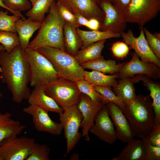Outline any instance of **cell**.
Wrapping results in <instances>:
<instances>
[{
    "label": "cell",
    "mask_w": 160,
    "mask_h": 160,
    "mask_svg": "<svg viewBox=\"0 0 160 160\" xmlns=\"http://www.w3.org/2000/svg\"><path fill=\"white\" fill-rule=\"evenodd\" d=\"M0 80L6 84L13 101L20 103L28 100L31 93L28 86L31 72L25 50L20 44L9 53L0 51Z\"/></svg>",
    "instance_id": "obj_1"
},
{
    "label": "cell",
    "mask_w": 160,
    "mask_h": 160,
    "mask_svg": "<svg viewBox=\"0 0 160 160\" xmlns=\"http://www.w3.org/2000/svg\"><path fill=\"white\" fill-rule=\"evenodd\" d=\"M48 12L42 22L37 35L29 43L28 47L36 49L54 47L65 51L63 28L65 21L57 10L55 1L51 5Z\"/></svg>",
    "instance_id": "obj_2"
},
{
    "label": "cell",
    "mask_w": 160,
    "mask_h": 160,
    "mask_svg": "<svg viewBox=\"0 0 160 160\" xmlns=\"http://www.w3.org/2000/svg\"><path fill=\"white\" fill-rule=\"evenodd\" d=\"M127 106V118L135 136L140 139L147 137L154 123V113L150 96L137 95Z\"/></svg>",
    "instance_id": "obj_3"
},
{
    "label": "cell",
    "mask_w": 160,
    "mask_h": 160,
    "mask_svg": "<svg viewBox=\"0 0 160 160\" xmlns=\"http://www.w3.org/2000/svg\"><path fill=\"white\" fill-rule=\"evenodd\" d=\"M38 51L51 63L59 78L75 82L84 79L85 70L74 57L65 51L54 47L39 48Z\"/></svg>",
    "instance_id": "obj_4"
},
{
    "label": "cell",
    "mask_w": 160,
    "mask_h": 160,
    "mask_svg": "<svg viewBox=\"0 0 160 160\" xmlns=\"http://www.w3.org/2000/svg\"><path fill=\"white\" fill-rule=\"evenodd\" d=\"M25 51L30 68L31 86L44 85L59 78L50 61L37 49L28 47Z\"/></svg>",
    "instance_id": "obj_5"
},
{
    "label": "cell",
    "mask_w": 160,
    "mask_h": 160,
    "mask_svg": "<svg viewBox=\"0 0 160 160\" xmlns=\"http://www.w3.org/2000/svg\"><path fill=\"white\" fill-rule=\"evenodd\" d=\"M46 94L63 108L78 105L81 93L76 82L62 78L43 85Z\"/></svg>",
    "instance_id": "obj_6"
},
{
    "label": "cell",
    "mask_w": 160,
    "mask_h": 160,
    "mask_svg": "<svg viewBox=\"0 0 160 160\" xmlns=\"http://www.w3.org/2000/svg\"><path fill=\"white\" fill-rule=\"evenodd\" d=\"M63 112L59 114V120L67 142L66 156L79 142L81 133L79 130L81 124L82 116L77 105L63 108Z\"/></svg>",
    "instance_id": "obj_7"
},
{
    "label": "cell",
    "mask_w": 160,
    "mask_h": 160,
    "mask_svg": "<svg viewBox=\"0 0 160 160\" xmlns=\"http://www.w3.org/2000/svg\"><path fill=\"white\" fill-rule=\"evenodd\" d=\"M160 10V0H132L122 15L127 23H137L140 29L156 17Z\"/></svg>",
    "instance_id": "obj_8"
},
{
    "label": "cell",
    "mask_w": 160,
    "mask_h": 160,
    "mask_svg": "<svg viewBox=\"0 0 160 160\" xmlns=\"http://www.w3.org/2000/svg\"><path fill=\"white\" fill-rule=\"evenodd\" d=\"M35 140L25 137L12 136L4 140L0 145L2 160H26Z\"/></svg>",
    "instance_id": "obj_9"
},
{
    "label": "cell",
    "mask_w": 160,
    "mask_h": 160,
    "mask_svg": "<svg viewBox=\"0 0 160 160\" xmlns=\"http://www.w3.org/2000/svg\"><path fill=\"white\" fill-rule=\"evenodd\" d=\"M143 28L140 29V35L137 37L134 36L130 29L126 32L123 31L120 33L125 43L135 50L141 61L154 63L160 68V60L150 48L146 39Z\"/></svg>",
    "instance_id": "obj_10"
},
{
    "label": "cell",
    "mask_w": 160,
    "mask_h": 160,
    "mask_svg": "<svg viewBox=\"0 0 160 160\" xmlns=\"http://www.w3.org/2000/svg\"><path fill=\"white\" fill-rule=\"evenodd\" d=\"M160 68L154 63L141 61L135 52L131 60L124 63L121 69L117 73L119 79L132 77L137 74H144L151 79H156L160 78Z\"/></svg>",
    "instance_id": "obj_11"
},
{
    "label": "cell",
    "mask_w": 160,
    "mask_h": 160,
    "mask_svg": "<svg viewBox=\"0 0 160 160\" xmlns=\"http://www.w3.org/2000/svg\"><path fill=\"white\" fill-rule=\"evenodd\" d=\"M23 111L31 115L35 128L39 132H47L55 135H59L63 129L60 123L53 121L48 112L35 105H30L24 108Z\"/></svg>",
    "instance_id": "obj_12"
},
{
    "label": "cell",
    "mask_w": 160,
    "mask_h": 160,
    "mask_svg": "<svg viewBox=\"0 0 160 160\" xmlns=\"http://www.w3.org/2000/svg\"><path fill=\"white\" fill-rule=\"evenodd\" d=\"M109 116L106 106L104 105L96 115L89 132L100 140L111 144L117 138L114 125Z\"/></svg>",
    "instance_id": "obj_13"
},
{
    "label": "cell",
    "mask_w": 160,
    "mask_h": 160,
    "mask_svg": "<svg viewBox=\"0 0 160 160\" xmlns=\"http://www.w3.org/2000/svg\"><path fill=\"white\" fill-rule=\"evenodd\" d=\"M97 4L105 15L103 21L100 22L99 30L110 31L114 33H120L124 31L127 22L122 14L111 2L105 1L99 2Z\"/></svg>",
    "instance_id": "obj_14"
},
{
    "label": "cell",
    "mask_w": 160,
    "mask_h": 160,
    "mask_svg": "<svg viewBox=\"0 0 160 160\" xmlns=\"http://www.w3.org/2000/svg\"><path fill=\"white\" fill-rule=\"evenodd\" d=\"M77 105L82 116L80 126L82 128L81 136L89 141L90 140L89 135L90 129L94 124L96 115L104 105L93 102L88 96L81 93Z\"/></svg>",
    "instance_id": "obj_15"
},
{
    "label": "cell",
    "mask_w": 160,
    "mask_h": 160,
    "mask_svg": "<svg viewBox=\"0 0 160 160\" xmlns=\"http://www.w3.org/2000/svg\"><path fill=\"white\" fill-rule=\"evenodd\" d=\"M108 112L116 128L117 139L127 143L135 135L129 121L122 111L116 104L109 103L106 105Z\"/></svg>",
    "instance_id": "obj_16"
},
{
    "label": "cell",
    "mask_w": 160,
    "mask_h": 160,
    "mask_svg": "<svg viewBox=\"0 0 160 160\" xmlns=\"http://www.w3.org/2000/svg\"><path fill=\"white\" fill-rule=\"evenodd\" d=\"M59 0L69 10L78 12L88 20L95 18L100 22L104 20L105 14L99 7L96 0Z\"/></svg>",
    "instance_id": "obj_17"
},
{
    "label": "cell",
    "mask_w": 160,
    "mask_h": 160,
    "mask_svg": "<svg viewBox=\"0 0 160 160\" xmlns=\"http://www.w3.org/2000/svg\"><path fill=\"white\" fill-rule=\"evenodd\" d=\"M30 105L40 107L47 112L57 113L63 112V108L59 106L56 101L45 92L43 85H38L34 87L28 99Z\"/></svg>",
    "instance_id": "obj_18"
},
{
    "label": "cell",
    "mask_w": 160,
    "mask_h": 160,
    "mask_svg": "<svg viewBox=\"0 0 160 160\" xmlns=\"http://www.w3.org/2000/svg\"><path fill=\"white\" fill-rule=\"evenodd\" d=\"M131 78L134 83L142 81L150 91V96L152 99V104L154 113V124H160V84L153 81L144 74H137Z\"/></svg>",
    "instance_id": "obj_19"
},
{
    "label": "cell",
    "mask_w": 160,
    "mask_h": 160,
    "mask_svg": "<svg viewBox=\"0 0 160 160\" xmlns=\"http://www.w3.org/2000/svg\"><path fill=\"white\" fill-rule=\"evenodd\" d=\"M127 143L119 154L112 160H145V149L142 139L134 138Z\"/></svg>",
    "instance_id": "obj_20"
},
{
    "label": "cell",
    "mask_w": 160,
    "mask_h": 160,
    "mask_svg": "<svg viewBox=\"0 0 160 160\" xmlns=\"http://www.w3.org/2000/svg\"><path fill=\"white\" fill-rule=\"evenodd\" d=\"M42 22L32 20L28 18L23 20L20 19L15 24V29L17 33L20 45L24 50L29 45V40L33 33L39 29Z\"/></svg>",
    "instance_id": "obj_21"
},
{
    "label": "cell",
    "mask_w": 160,
    "mask_h": 160,
    "mask_svg": "<svg viewBox=\"0 0 160 160\" xmlns=\"http://www.w3.org/2000/svg\"><path fill=\"white\" fill-rule=\"evenodd\" d=\"M11 116V114L7 112L0 118V145L5 139L19 135L25 128L19 121L12 119Z\"/></svg>",
    "instance_id": "obj_22"
},
{
    "label": "cell",
    "mask_w": 160,
    "mask_h": 160,
    "mask_svg": "<svg viewBox=\"0 0 160 160\" xmlns=\"http://www.w3.org/2000/svg\"><path fill=\"white\" fill-rule=\"evenodd\" d=\"M76 28L66 22L63 28V38L65 51L75 57L83 46L82 40L78 34Z\"/></svg>",
    "instance_id": "obj_23"
},
{
    "label": "cell",
    "mask_w": 160,
    "mask_h": 160,
    "mask_svg": "<svg viewBox=\"0 0 160 160\" xmlns=\"http://www.w3.org/2000/svg\"><path fill=\"white\" fill-rule=\"evenodd\" d=\"M124 63H116L115 60H106L104 57L87 62L80 65L84 69H88L103 73L114 74L119 73Z\"/></svg>",
    "instance_id": "obj_24"
},
{
    "label": "cell",
    "mask_w": 160,
    "mask_h": 160,
    "mask_svg": "<svg viewBox=\"0 0 160 160\" xmlns=\"http://www.w3.org/2000/svg\"><path fill=\"white\" fill-rule=\"evenodd\" d=\"M119 79L117 84L113 87V90L117 96L127 105L132 102L137 96L134 83L131 77Z\"/></svg>",
    "instance_id": "obj_25"
},
{
    "label": "cell",
    "mask_w": 160,
    "mask_h": 160,
    "mask_svg": "<svg viewBox=\"0 0 160 160\" xmlns=\"http://www.w3.org/2000/svg\"><path fill=\"white\" fill-rule=\"evenodd\" d=\"M106 41V39H104L92 43L79 50L74 57L77 61L81 65L87 61L104 57L101 53Z\"/></svg>",
    "instance_id": "obj_26"
},
{
    "label": "cell",
    "mask_w": 160,
    "mask_h": 160,
    "mask_svg": "<svg viewBox=\"0 0 160 160\" xmlns=\"http://www.w3.org/2000/svg\"><path fill=\"white\" fill-rule=\"evenodd\" d=\"M76 30L83 42V46L81 49L85 48L92 43L101 40L121 37L120 33H114L110 31H101L98 30L88 31L78 28H76Z\"/></svg>",
    "instance_id": "obj_27"
},
{
    "label": "cell",
    "mask_w": 160,
    "mask_h": 160,
    "mask_svg": "<svg viewBox=\"0 0 160 160\" xmlns=\"http://www.w3.org/2000/svg\"><path fill=\"white\" fill-rule=\"evenodd\" d=\"M118 79L117 73L106 75L96 71H84V79L93 86L113 87L118 83Z\"/></svg>",
    "instance_id": "obj_28"
},
{
    "label": "cell",
    "mask_w": 160,
    "mask_h": 160,
    "mask_svg": "<svg viewBox=\"0 0 160 160\" xmlns=\"http://www.w3.org/2000/svg\"><path fill=\"white\" fill-rule=\"evenodd\" d=\"M95 90L102 97L101 103L106 105L112 103L117 105L127 118L128 115L127 106L114 93L111 87L93 86Z\"/></svg>",
    "instance_id": "obj_29"
},
{
    "label": "cell",
    "mask_w": 160,
    "mask_h": 160,
    "mask_svg": "<svg viewBox=\"0 0 160 160\" xmlns=\"http://www.w3.org/2000/svg\"><path fill=\"white\" fill-rule=\"evenodd\" d=\"M55 0H39L26 13V15L30 20L42 22L45 15L49 11L50 7Z\"/></svg>",
    "instance_id": "obj_30"
},
{
    "label": "cell",
    "mask_w": 160,
    "mask_h": 160,
    "mask_svg": "<svg viewBox=\"0 0 160 160\" xmlns=\"http://www.w3.org/2000/svg\"><path fill=\"white\" fill-rule=\"evenodd\" d=\"M4 4L10 10V12L20 17L22 19H26L21 14L22 11L29 10L32 5L28 0H1Z\"/></svg>",
    "instance_id": "obj_31"
},
{
    "label": "cell",
    "mask_w": 160,
    "mask_h": 160,
    "mask_svg": "<svg viewBox=\"0 0 160 160\" xmlns=\"http://www.w3.org/2000/svg\"><path fill=\"white\" fill-rule=\"evenodd\" d=\"M0 43L5 51L11 52L17 45L20 44L17 33L0 30Z\"/></svg>",
    "instance_id": "obj_32"
},
{
    "label": "cell",
    "mask_w": 160,
    "mask_h": 160,
    "mask_svg": "<svg viewBox=\"0 0 160 160\" xmlns=\"http://www.w3.org/2000/svg\"><path fill=\"white\" fill-rule=\"evenodd\" d=\"M50 151V148L46 145L40 144L34 142L26 160H49Z\"/></svg>",
    "instance_id": "obj_33"
},
{
    "label": "cell",
    "mask_w": 160,
    "mask_h": 160,
    "mask_svg": "<svg viewBox=\"0 0 160 160\" xmlns=\"http://www.w3.org/2000/svg\"><path fill=\"white\" fill-rule=\"evenodd\" d=\"M8 10H0V30L17 33L15 29L16 22L20 17L16 15H9Z\"/></svg>",
    "instance_id": "obj_34"
},
{
    "label": "cell",
    "mask_w": 160,
    "mask_h": 160,
    "mask_svg": "<svg viewBox=\"0 0 160 160\" xmlns=\"http://www.w3.org/2000/svg\"><path fill=\"white\" fill-rule=\"evenodd\" d=\"M76 83L81 93L88 96L93 102L101 103V96L95 90L93 85L84 79L78 81Z\"/></svg>",
    "instance_id": "obj_35"
},
{
    "label": "cell",
    "mask_w": 160,
    "mask_h": 160,
    "mask_svg": "<svg viewBox=\"0 0 160 160\" xmlns=\"http://www.w3.org/2000/svg\"><path fill=\"white\" fill-rule=\"evenodd\" d=\"M143 30L146 41L151 49L160 60V37L151 33L145 28Z\"/></svg>",
    "instance_id": "obj_36"
},
{
    "label": "cell",
    "mask_w": 160,
    "mask_h": 160,
    "mask_svg": "<svg viewBox=\"0 0 160 160\" xmlns=\"http://www.w3.org/2000/svg\"><path fill=\"white\" fill-rule=\"evenodd\" d=\"M56 6L57 10L65 21L68 22L76 28L79 26L75 16L59 0H56Z\"/></svg>",
    "instance_id": "obj_37"
},
{
    "label": "cell",
    "mask_w": 160,
    "mask_h": 160,
    "mask_svg": "<svg viewBox=\"0 0 160 160\" xmlns=\"http://www.w3.org/2000/svg\"><path fill=\"white\" fill-rule=\"evenodd\" d=\"M145 149V160H160V147L151 145L147 137L142 138Z\"/></svg>",
    "instance_id": "obj_38"
},
{
    "label": "cell",
    "mask_w": 160,
    "mask_h": 160,
    "mask_svg": "<svg viewBox=\"0 0 160 160\" xmlns=\"http://www.w3.org/2000/svg\"><path fill=\"white\" fill-rule=\"evenodd\" d=\"M111 50L115 56L122 58L126 57L128 55L129 47L125 42L119 41L113 44Z\"/></svg>",
    "instance_id": "obj_39"
},
{
    "label": "cell",
    "mask_w": 160,
    "mask_h": 160,
    "mask_svg": "<svg viewBox=\"0 0 160 160\" xmlns=\"http://www.w3.org/2000/svg\"><path fill=\"white\" fill-rule=\"evenodd\" d=\"M150 144L160 147V124H154L147 137Z\"/></svg>",
    "instance_id": "obj_40"
},
{
    "label": "cell",
    "mask_w": 160,
    "mask_h": 160,
    "mask_svg": "<svg viewBox=\"0 0 160 160\" xmlns=\"http://www.w3.org/2000/svg\"><path fill=\"white\" fill-rule=\"evenodd\" d=\"M132 0H111L113 4L123 14L129 7Z\"/></svg>",
    "instance_id": "obj_41"
},
{
    "label": "cell",
    "mask_w": 160,
    "mask_h": 160,
    "mask_svg": "<svg viewBox=\"0 0 160 160\" xmlns=\"http://www.w3.org/2000/svg\"><path fill=\"white\" fill-rule=\"evenodd\" d=\"M70 10L76 17L79 27L81 26H84L88 28L89 20L78 12L73 10Z\"/></svg>",
    "instance_id": "obj_42"
},
{
    "label": "cell",
    "mask_w": 160,
    "mask_h": 160,
    "mask_svg": "<svg viewBox=\"0 0 160 160\" xmlns=\"http://www.w3.org/2000/svg\"><path fill=\"white\" fill-rule=\"evenodd\" d=\"M100 26V22L98 20L95 18H91L89 20L88 28L93 30H99Z\"/></svg>",
    "instance_id": "obj_43"
},
{
    "label": "cell",
    "mask_w": 160,
    "mask_h": 160,
    "mask_svg": "<svg viewBox=\"0 0 160 160\" xmlns=\"http://www.w3.org/2000/svg\"><path fill=\"white\" fill-rule=\"evenodd\" d=\"M79 155L76 153H73L70 158V160H79Z\"/></svg>",
    "instance_id": "obj_44"
},
{
    "label": "cell",
    "mask_w": 160,
    "mask_h": 160,
    "mask_svg": "<svg viewBox=\"0 0 160 160\" xmlns=\"http://www.w3.org/2000/svg\"><path fill=\"white\" fill-rule=\"evenodd\" d=\"M0 7L6 9L10 12V9L4 4L1 0H0Z\"/></svg>",
    "instance_id": "obj_45"
},
{
    "label": "cell",
    "mask_w": 160,
    "mask_h": 160,
    "mask_svg": "<svg viewBox=\"0 0 160 160\" xmlns=\"http://www.w3.org/2000/svg\"><path fill=\"white\" fill-rule=\"evenodd\" d=\"M5 51L4 48L3 46L2 45H0V51ZM1 72V69L0 66V73Z\"/></svg>",
    "instance_id": "obj_46"
},
{
    "label": "cell",
    "mask_w": 160,
    "mask_h": 160,
    "mask_svg": "<svg viewBox=\"0 0 160 160\" xmlns=\"http://www.w3.org/2000/svg\"><path fill=\"white\" fill-rule=\"evenodd\" d=\"M32 6H33L39 0H30Z\"/></svg>",
    "instance_id": "obj_47"
},
{
    "label": "cell",
    "mask_w": 160,
    "mask_h": 160,
    "mask_svg": "<svg viewBox=\"0 0 160 160\" xmlns=\"http://www.w3.org/2000/svg\"><path fill=\"white\" fill-rule=\"evenodd\" d=\"M96 0V1L97 3L99 2L103 1H111V0Z\"/></svg>",
    "instance_id": "obj_48"
},
{
    "label": "cell",
    "mask_w": 160,
    "mask_h": 160,
    "mask_svg": "<svg viewBox=\"0 0 160 160\" xmlns=\"http://www.w3.org/2000/svg\"><path fill=\"white\" fill-rule=\"evenodd\" d=\"M3 94L2 93L0 92V97H1L2 96Z\"/></svg>",
    "instance_id": "obj_49"
},
{
    "label": "cell",
    "mask_w": 160,
    "mask_h": 160,
    "mask_svg": "<svg viewBox=\"0 0 160 160\" xmlns=\"http://www.w3.org/2000/svg\"><path fill=\"white\" fill-rule=\"evenodd\" d=\"M3 115V114L1 113L0 112V118Z\"/></svg>",
    "instance_id": "obj_50"
},
{
    "label": "cell",
    "mask_w": 160,
    "mask_h": 160,
    "mask_svg": "<svg viewBox=\"0 0 160 160\" xmlns=\"http://www.w3.org/2000/svg\"><path fill=\"white\" fill-rule=\"evenodd\" d=\"M0 160H2L0 157Z\"/></svg>",
    "instance_id": "obj_51"
},
{
    "label": "cell",
    "mask_w": 160,
    "mask_h": 160,
    "mask_svg": "<svg viewBox=\"0 0 160 160\" xmlns=\"http://www.w3.org/2000/svg\"></svg>",
    "instance_id": "obj_52"
}]
</instances>
